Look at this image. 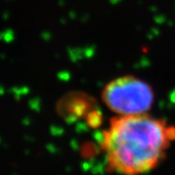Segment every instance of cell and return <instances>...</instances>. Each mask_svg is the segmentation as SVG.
I'll list each match as a JSON object with an SVG mask.
<instances>
[{"label":"cell","instance_id":"1","mask_svg":"<svg viewBox=\"0 0 175 175\" xmlns=\"http://www.w3.org/2000/svg\"><path fill=\"white\" fill-rule=\"evenodd\" d=\"M174 141V125L146 113L114 117L101 133L100 146L110 171L143 175L160 165Z\"/></svg>","mask_w":175,"mask_h":175},{"label":"cell","instance_id":"2","mask_svg":"<svg viewBox=\"0 0 175 175\" xmlns=\"http://www.w3.org/2000/svg\"><path fill=\"white\" fill-rule=\"evenodd\" d=\"M105 105L115 116L149 113L155 102V92L144 80L122 75L107 82L101 91Z\"/></svg>","mask_w":175,"mask_h":175}]
</instances>
